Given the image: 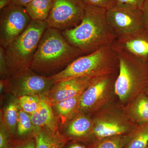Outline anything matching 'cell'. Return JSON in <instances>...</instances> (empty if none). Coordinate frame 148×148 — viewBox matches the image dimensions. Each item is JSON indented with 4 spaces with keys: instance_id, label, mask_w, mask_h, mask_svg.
Instances as JSON below:
<instances>
[{
    "instance_id": "30",
    "label": "cell",
    "mask_w": 148,
    "mask_h": 148,
    "mask_svg": "<svg viewBox=\"0 0 148 148\" xmlns=\"http://www.w3.org/2000/svg\"><path fill=\"white\" fill-rule=\"evenodd\" d=\"M145 27L148 28V0H146L143 9Z\"/></svg>"
},
{
    "instance_id": "20",
    "label": "cell",
    "mask_w": 148,
    "mask_h": 148,
    "mask_svg": "<svg viewBox=\"0 0 148 148\" xmlns=\"http://www.w3.org/2000/svg\"><path fill=\"white\" fill-rule=\"evenodd\" d=\"M148 144V123L140 124L127 134L123 148H146Z\"/></svg>"
},
{
    "instance_id": "1",
    "label": "cell",
    "mask_w": 148,
    "mask_h": 148,
    "mask_svg": "<svg viewBox=\"0 0 148 148\" xmlns=\"http://www.w3.org/2000/svg\"><path fill=\"white\" fill-rule=\"evenodd\" d=\"M62 33L82 55L112 45L116 39L107 19V10L91 6L86 5L84 15L77 26Z\"/></svg>"
},
{
    "instance_id": "2",
    "label": "cell",
    "mask_w": 148,
    "mask_h": 148,
    "mask_svg": "<svg viewBox=\"0 0 148 148\" xmlns=\"http://www.w3.org/2000/svg\"><path fill=\"white\" fill-rule=\"evenodd\" d=\"M83 56L64 38L62 32L47 27L41 39L30 69L42 74H49L66 68Z\"/></svg>"
},
{
    "instance_id": "28",
    "label": "cell",
    "mask_w": 148,
    "mask_h": 148,
    "mask_svg": "<svg viewBox=\"0 0 148 148\" xmlns=\"http://www.w3.org/2000/svg\"><path fill=\"white\" fill-rule=\"evenodd\" d=\"M146 0H116V5L143 10Z\"/></svg>"
},
{
    "instance_id": "17",
    "label": "cell",
    "mask_w": 148,
    "mask_h": 148,
    "mask_svg": "<svg viewBox=\"0 0 148 148\" xmlns=\"http://www.w3.org/2000/svg\"><path fill=\"white\" fill-rule=\"evenodd\" d=\"M128 113L131 119L140 124L148 123V98L141 93L135 98L130 107Z\"/></svg>"
},
{
    "instance_id": "14",
    "label": "cell",
    "mask_w": 148,
    "mask_h": 148,
    "mask_svg": "<svg viewBox=\"0 0 148 148\" xmlns=\"http://www.w3.org/2000/svg\"><path fill=\"white\" fill-rule=\"evenodd\" d=\"M41 104L38 110L31 115L35 127H44L53 132H58V126L52 106L45 95H40Z\"/></svg>"
},
{
    "instance_id": "12",
    "label": "cell",
    "mask_w": 148,
    "mask_h": 148,
    "mask_svg": "<svg viewBox=\"0 0 148 148\" xmlns=\"http://www.w3.org/2000/svg\"><path fill=\"white\" fill-rule=\"evenodd\" d=\"M95 78H77L55 83L44 95L53 106L63 100L82 95Z\"/></svg>"
},
{
    "instance_id": "10",
    "label": "cell",
    "mask_w": 148,
    "mask_h": 148,
    "mask_svg": "<svg viewBox=\"0 0 148 148\" xmlns=\"http://www.w3.org/2000/svg\"><path fill=\"white\" fill-rule=\"evenodd\" d=\"M115 73L94 79L81 96L79 110L91 112L98 109L108 98L116 78Z\"/></svg>"
},
{
    "instance_id": "27",
    "label": "cell",
    "mask_w": 148,
    "mask_h": 148,
    "mask_svg": "<svg viewBox=\"0 0 148 148\" xmlns=\"http://www.w3.org/2000/svg\"><path fill=\"white\" fill-rule=\"evenodd\" d=\"M11 148H36V143L33 137L14 141Z\"/></svg>"
},
{
    "instance_id": "29",
    "label": "cell",
    "mask_w": 148,
    "mask_h": 148,
    "mask_svg": "<svg viewBox=\"0 0 148 148\" xmlns=\"http://www.w3.org/2000/svg\"><path fill=\"white\" fill-rule=\"evenodd\" d=\"M12 143H11L9 136L5 130L1 128L0 132V148H11Z\"/></svg>"
},
{
    "instance_id": "4",
    "label": "cell",
    "mask_w": 148,
    "mask_h": 148,
    "mask_svg": "<svg viewBox=\"0 0 148 148\" xmlns=\"http://www.w3.org/2000/svg\"><path fill=\"white\" fill-rule=\"evenodd\" d=\"M114 48L119 60L115 92L121 101L127 102L136 98L138 92L148 87V62Z\"/></svg>"
},
{
    "instance_id": "8",
    "label": "cell",
    "mask_w": 148,
    "mask_h": 148,
    "mask_svg": "<svg viewBox=\"0 0 148 148\" xmlns=\"http://www.w3.org/2000/svg\"><path fill=\"white\" fill-rule=\"evenodd\" d=\"M107 17L116 38L145 27L143 10L139 9L116 5L107 10Z\"/></svg>"
},
{
    "instance_id": "3",
    "label": "cell",
    "mask_w": 148,
    "mask_h": 148,
    "mask_svg": "<svg viewBox=\"0 0 148 148\" xmlns=\"http://www.w3.org/2000/svg\"><path fill=\"white\" fill-rule=\"evenodd\" d=\"M117 68L118 57L112 45L80 56L61 71L49 77L55 83L77 78L103 76L115 73Z\"/></svg>"
},
{
    "instance_id": "23",
    "label": "cell",
    "mask_w": 148,
    "mask_h": 148,
    "mask_svg": "<svg viewBox=\"0 0 148 148\" xmlns=\"http://www.w3.org/2000/svg\"><path fill=\"white\" fill-rule=\"evenodd\" d=\"M18 103L21 109L31 115L36 112L41 104L40 95H26L19 96Z\"/></svg>"
},
{
    "instance_id": "15",
    "label": "cell",
    "mask_w": 148,
    "mask_h": 148,
    "mask_svg": "<svg viewBox=\"0 0 148 148\" xmlns=\"http://www.w3.org/2000/svg\"><path fill=\"white\" fill-rule=\"evenodd\" d=\"M33 137L36 148H63L68 139L59 132H53L44 127H37Z\"/></svg>"
},
{
    "instance_id": "11",
    "label": "cell",
    "mask_w": 148,
    "mask_h": 148,
    "mask_svg": "<svg viewBox=\"0 0 148 148\" xmlns=\"http://www.w3.org/2000/svg\"><path fill=\"white\" fill-rule=\"evenodd\" d=\"M134 127L124 117L112 113L100 115L93 122V134L98 140L129 134Z\"/></svg>"
},
{
    "instance_id": "22",
    "label": "cell",
    "mask_w": 148,
    "mask_h": 148,
    "mask_svg": "<svg viewBox=\"0 0 148 148\" xmlns=\"http://www.w3.org/2000/svg\"><path fill=\"white\" fill-rule=\"evenodd\" d=\"M34 126L31 115L22 109H20L16 129V135L18 137L24 138L29 135L33 131Z\"/></svg>"
},
{
    "instance_id": "26",
    "label": "cell",
    "mask_w": 148,
    "mask_h": 148,
    "mask_svg": "<svg viewBox=\"0 0 148 148\" xmlns=\"http://www.w3.org/2000/svg\"><path fill=\"white\" fill-rule=\"evenodd\" d=\"M1 74L3 77H8L10 75V70L7 58L5 49L0 46Z\"/></svg>"
},
{
    "instance_id": "24",
    "label": "cell",
    "mask_w": 148,
    "mask_h": 148,
    "mask_svg": "<svg viewBox=\"0 0 148 148\" xmlns=\"http://www.w3.org/2000/svg\"><path fill=\"white\" fill-rule=\"evenodd\" d=\"M127 135H117L98 140L93 148H123L127 142Z\"/></svg>"
},
{
    "instance_id": "21",
    "label": "cell",
    "mask_w": 148,
    "mask_h": 148,
    "mask_svg": "<svg viewBox=\"0 0 148 148\" xmlns=\"http://www.w3.org/2000/svg\"><path fill=\"white\" fill-rule=\"evenodd\" d=\"M18 108L16 101H12L7 106L5 111V122L11 135L14 134L16 129L19 112Z\"/></svg>"
},
{
    "instance_id": "9",
    "label": "cell",
    "mask_w": 148,
    "mask_h": 148,
    "mask_svg": "<svg viewBox=\"0 0 148 148\" xmlns=\"http://www.w3.org/2000/svg\"><path fill=\"white\" fill-rule=\"evenodd\" d=\"M31 69L11 72V83L20 96L26 95H40L47 92L55 83L49 77L35 73Z\"/></svg>"
},
{
    "instance_id": "31",
    "label": "cell",
    "mask_w": 148,
    "mask_h": 148,
    "mask_svg": "<svg viewBox=\"0 0 148 148\" xmlns=\"http://www.w3.org/2000/svg\"><path fill=\"white\" fill-rule=\"evenodd\" d=\"M32 0H12V3L26 8Z\"/></svg>"
},
{
    "instance_id": "7",
    "label": "cell",
    "mask_w": 148,
    "mask_h": 148,
    "mask_svg": "<svg viewBox=\"0 0 148 148\" xmlns=\"http://www.w3.org/2000/svg\"><path fill=\"white\" fill-rule=\"evenodd\" d=\"M0 11V46L6 49L25 31L32 20L25 8L14 4Z\"/></svg>"
},
{
    "instance_id": "25",
    "label": "cell",
    "mask_w": 148,
    "mask_h": 148,
    "mask_svg": "<svg viewBox=\"0 0 148 148\" xmlns=\"http://www.w3.org/2000/svg\"><path fill=\"white\" fill-rule=\"evenodd\" d=\"M86 5L95 7L106 10L116 5V0H83Z\"/></svg>"
},
{
    "instance_id": "34",
    "label": "cell",
    "mask_w": 148,
    "mask_h": 148,
    "mask_svg": "<svg viewBox=\"0 0 148 148\" xmlns=\"http://www.w3.org/2000/svg\"><path fill=\"white\" fill-rule=\"evenodd\" d=\"M146 92H147V93H146V94H147V96L148 98V88L147 89V90H146Z\"/></svg>"
},
{
    "instance_id": "16",
    "label": "cell",
    "mask_w": 148,
    "mask_h": 148,
    "mask_svg": "<svg viewBox=\"0 0 148 148\" xmlns=\"http://www.w3.org/2000/svg\"><path fill=\"white\" fill-rule=\"evenodd\" d=\"M93 122L84 116L80 115L74 119L66 130V134L70 138L83 139L93 134Z\"/></svg>"
},
{
    "instance_id": "6",
    "label": "cell",
    "mask_w": 148,
    "mask_h": 148,
    "mask_svg": "<svg viewBox=\"0 0 148 148\" xmlns=\"http://www.w3.org/2000/svg\"><path fill=\"white\" fill-rule=\"evenodd\" d=\"M85 4L83 0H52V6L47 20L48 27L64 31L80 23Z\"/></svg>"
},
{
    "instance_id": "13",
    "label": "cell",
    "mask_w": 148,
    "mask_h": 148,
    "mask_svg": "<svg viewBox=\"0 0 148 148\" xmlns=\"http://www.w3.org/2000/svg\"><path fill=\"white\" fill-rule=\"evenodd\" d=\"M112 45L116 48L148 62V28L147 27L131 34L117 38Z\"/></svg>"
},
{
    "instance_id": "5",
    "label": "cell",
    "mask_w": 148,
    "mask_h": 148,
    "mask_svg": "<svg viewBox=\"0 0 148 148\" xmlns=\"http://www.w3.org/2000/svg\"><path fill=\"white\" fill-rule=\"evenodd\" d=\"M47 27L46 21L32 20L25 31L5 49L10 73L30 69L40 41Z\"/></svg>"
},
{
    "instance_id": "32",
    "label": "cell",
    "mask_w": 148,
    "mask_h": 148,
    "mask_svg": "<svg viewBox=\"0 0 148 148\" xmlns=\"http://www.w3.org/2000/svg\"><path fill=\"white\" fill-rule=\"evenodd\" d=\"M12 3V0H0V10Z\"/></svg>"
},
{
    "instance_id": "33",
    "label": "cell",
    "mask_w": 148,
    "mask_h": 148,
    "mask_svg": "<svg viewBox=\"0 0 148 148\" xmlns=\"http://www.w3.org/2000/svg\"><path fill=\"white\" fill-rule=\"evenodd\" d=\"M66 148H86L85 146L78 144V143H74L70 144Z\"/></svg>"
},
{
    "instance_id": "19",
    "label": "cell",
    "mask_w": 148,
    "mask_h": 148,
    "mask_svg": "<svg viewBox=\"0 0 148 148\" xmlns=\"http://www.w3.org/2000/svg\"><path fill=\"white\" fill-rule=\"evenodd\" d=\"M81 96V95L66 99L52 106L62 123H64L79 110Z\"/></svg>"
},
{
    "instance_id": "35",
    "label": "cell",
    "mask_w": 148,
    "mask_h": 148,
    "mask_svg": "<svg viewBox=\"0 0 148 148\" xmlns=\"http://www.w3.org/2000/svg\"><path fill=\"white\" fill-rule=\"evenodd\" d=\"M146 148H148V144L147 146V147H146Z\"/></svg>"
},
{
    "instance_id": "18",
    "label": "cell",
    "mask_w": 148,
    "mask_h": 148,
    "mask_svg": "<svg viewBox=\"0 0 148 148\" xmlns=\"http://www.w3.org/2000/svg\"><path fill=\"white\" fill-rule=\"evenodd\" d=\"M52 6V0H32L25 8L32 20L45 21Z\"/></svg>"
}]
</instances>
